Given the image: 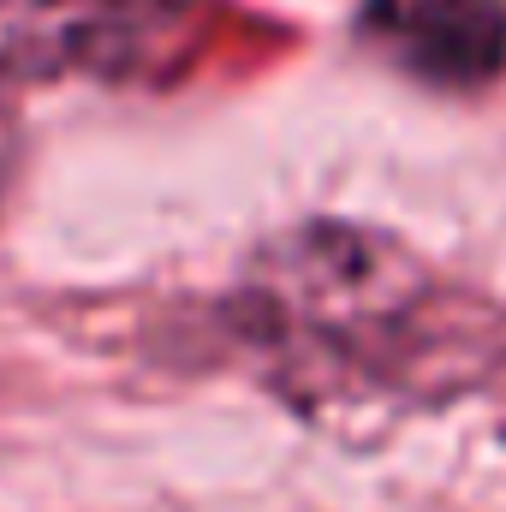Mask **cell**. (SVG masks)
Listing matches in <instances>:
<instances>
[{
  "label": "cell",
  "mask_w": 506,
  "mask_h": 512,
  "mask_svg": "<svg viewBox=\"0 0 506 512\" xmlns=\"http://www.w3.org/2000/svg\"><path fill=\"white\" fill-rule=\"evenodd\" d=\"M209 0H0V78L143 84L179 66Z\"/></svg>",
  "instance_id": "cell-2"
},
{
  "label": "cell",
  "mask_w": 506,
  "mask_h": 512,
  "mask_svg": "<svg viewBox=\"0 0 506 512\" xmlns=\"http://www.w3.org/2000/svg\"><path fill=\"white\" fill-rule=\"evenodd\" d=\"M233 322L298 405H376L435 376L447 322L423 256L376 227L298 221L262 239Z\"/></svg>",
  "instance_id": "cell-1"
},
{
  "label": "cell",
  "mask_w": 506,
  "mask_h": 512,
  "mask_svg": "<svg viewBox=\"0 0 506 512\" xmlns=\"http://www.w3.org/2000/svg\"><path fill=\"white\" fill-rule=\"evenodd\" d=\"M12 155H18V143H12V120L0 108V203H6V185H12Z\"/></svg>",
  "instance_id": "cell-4"
},
{
  "label": "cell",
  "mask_w": 506,
  "mask_h": 512,
  "mask_svg": "<svg viewBox=\"0 0 506 512\" xmlns=\"http://www.w3.org/2000/svg\"><path fill=\"white\" fill-rule=\"evenodd\" d=\"M358 36L429 90L465 96L506 66V0H364Z\"/></svg>",
  "instance_id": "cell-3"
}]
</instances>
